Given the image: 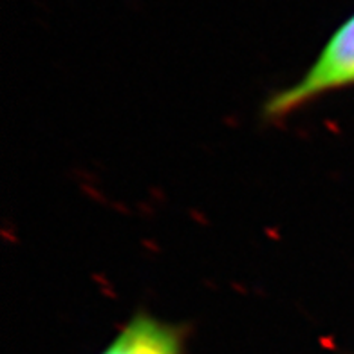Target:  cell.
<instances>
[{
	"instance_id": "2",
	"label": "cell",
	"mask_w": 354,
	"mask_h": 354,
	"mask_svg": "<svg viewBox=\"0 0 354 354\" xmlns=\"http://www.w3.org/2000/svg\"><path fill=\"white\" fill-rule=\"evenodd\" d=\"M183 347L185 331L181 327L140 313L102 354H183Z\"/></svg>"
},
{
	"instance_id": "1",
	"label": "cell",
	"mask_w": 354,
	"mask_h": 354,
	"mask_svg": "<svg viewBox=\"0 0 354 354\" xmlns=\"http://www.w3.org/2000/svg\"><path fill=\"white\" fill-rule=\"evenodd\" d=\"M347 87H354V15L333 33L299 82L275 93L266 102L264 114L270 120H280L324 94Z\"/></svg>"
}]
</instances>
